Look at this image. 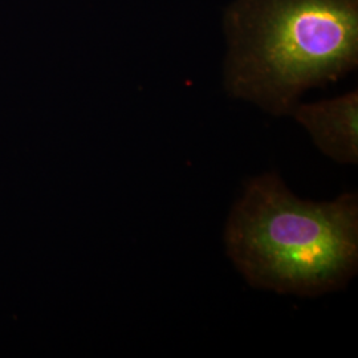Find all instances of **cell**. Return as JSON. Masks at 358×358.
<instances>
[{
    "label": "cell",
    "mask_w": 358,
    "mask_h": 358,
    "mask_svg": "<svg viewBox=\"0 0 358 358\" xmlns=\"http://www.w3.org/2000/svg\"><path fill=\"white\" fill-rule=\"evenodd\" d=\"M223 35L229 96L291 115L308 90L357 68L358 0H232Z\"/></svg>",
    "instance_id": "cell-1"
},
{
    "label": "cell",
    "mask_w": 358,
    "mask_h": 358,
    "mask_svg": "<svg viewBox=\"0 0 358 358\" xmlns=\"http://www.w3.org/2000/svg\"><path fill=\"white\" fill-rule=\"evenodd\" d=\"M226 252L250 285L315 297L345 288L358 268V195L297 198L280 176L250 179L231 208Z\"/></svg>",
    "instance_id": "cell-2"
},
{
    "label": "cell",
    "mask_w": 358,
    "mask_h": 358,
    "mask_svg": "<svg viewBox=\"0 0 358 358\" xmlns=\"http://www.w3.org/2000/svg\"><path fill=\"white\" fill-rule=\"evenodd\" d=\"M321 153L334 162H358V90L316 103H297L291 113Z\"/></svg>",
    "instance_id": "cell-3"
}]
</instances>
